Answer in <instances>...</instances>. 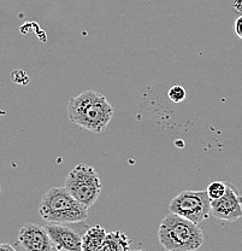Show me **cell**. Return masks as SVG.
Returning <instances> with one entry per match:
<instances>
[{"label": "cell", "instance_id": "17", "mask_svg": "<svg viewBox=\"0 0 242 251\" xmlns=\"http://www.w3.org/2000/svg\"><path fill=\"white\" fill-rule=\"evenodd\" d=\"M130 251H145V250H130Z\"/></svg>", "mask_w": 242, "mask_h": 251}, {"label": "cell", "instance_id": "5", "mask_svg": "<svg viewBox=\"0 0 242 251\" xmlns=\"http://www.w3.org/2000/svg\"><path fill=\"white\" fill-rule=\"evenodd\" d=\"M169 209L170 213L199 225L210 216L211 200L206 190L183 191L171 201Z\"/></svg>", "mask_w": 242, "mask_h": 251}, {"label": "cell", "instance_id": "7", "mask_svg": "<svg viewBox=\"0 0 242 251\" xmlns=\"http://www.w3.org/2000/svg\"><path fill=\"white\" fill-rule=\"evenodd\" d=\"M18 243L24 251H54L45 227L36 224L24 225L18 232Z\"/></svg>", "mask_w": 242, "mask_h": 251}, {"label": "cell", "instance_id": "10", "mask_svg": "<svg viewBox=\"0 0 242 251\" xmlns=\"http://www.w3.org/2000/svg\"><path fill=\"white\" fill-rule=\"evenodd\" d=\"M98 251H130V239L123 232H108L105 240Z\"/></svg>", "mask_w": 242, "mask_h": 251}, {"label": "cell", "instance_id": "18", "mask_svg": "<svg viewBox=\"0 0 242 251\" xmlns=\"http://www.w3.org/2000/svg\"><path fill=\"white\" fill-rule=\"evenodd\" d=\"M54 251H57V250H54Z\"/></svg>", "mask_w": 242, "mask_h": 251}, {"label": "cell", "instance_id": "4", "mask_svg": "<svg viewBox=\"0 0 242 251\" xmlns=\"http://www.w3.org/2000/svg\"><path fill=\"white\" fill-rule=\"evenodd\" d=\"M64 187L77 202L89 209L98 201L103 184L100 175L93 167L81 163L67 173Z\"/></svg>", "mask_w": 242, "mask_h": 251}, {"label": "cell", "instance_id": "12", "mask_svg": "<svg viewBox=\"0 0 242 251\" xmlns=\"http://www.w3.org/2000/svg\"><path fill=\"white\" fill-rule=\"evenodd\" d=\"M168 97L170 98V100H173L174 103H181L186 99L187 97V91L184 90L182 86H173V87L169 90Z\"/></svg>", "mask_w": 242, "mask_h": 251}, {"label": "cell", "instance_id": "3", "mask_svg": "<svg viewBox=\"0 0 242 251\" xmlns=\"http://www.w3.org/2000/svg\"><path fill=\"white\" fill-rule=\"evenodd\" d=\"M39 214L51 224H76L88 219V209L63 187H51L44 195Z\"/></svg>", "mask_w": 242, "mask_h": 251}, {"label": "cell", "instance_id": "13", "mask_svg": "<svg viewBox=\"0 0 242 251\" xmlns=\"http://www.w3.org/2000/svg\"><path fill=\"white\" fill-rule=\"evenodd\" d=\"M11 78L12 81H15L16 83H20V85H27L30 80L27 73L23 72V70H16V72L12 73Z\"/></svg>", "mask_w": 242, "mask_h": 251}, {"label": "cell", "instance_id": "2", "mask_svg": "<svg viewBox=\"0 0 242 251\" xmlns=\"http://www.w3.org/2000/svg\"><path fill=\"white\" fill-rule=\"evenodd\" d=\"M158 239L166 251H195L204 243V233L198 225L170 213L161 220Z\"/></svg>", "mask_w": 242, "mask_h": 251}, {"label": "cell", "instance_id": "11", "mask_svg": "<svg viewBox=\"0 0 242 251\" xmlns=\"http://www.w3.org/2000/svg\"><path fill=\"white\" fill-rule=\"evenodd\" d=\"M206 192L209 195L211 201L218 200V198L223 197L226 192V182L223 181H213L207 186Z\"/></svg>", "mask_w": 242, "mask_h": 251}, {"label": "cell", "instance_id": "9", "mask_svg": "<svg viewBox=\"0 0 242 251\" xmlns=\"http://www.w3.org/2000/svg\"><path fill=\"white\" fill-rule=\"evenodd\" d=\"M106 235H108L106 229L99 225L88 228L82 237L81 251H98L105 240Z\"/></svg>", "mask_w": 242, "mask_h": 251}, {"label": "cell", "instance_id": "15", "mask_svg": "<svg viewBox=\"0 0 242 251\" xmlns=\"http://www.w3.org/2000/svg\"><path fill=\"white\" fill-rule=\"evenodd\" d=\"M0 251H16L12 245L6 244V243H0Z\"/></svg>", "mask_w": 242, "mask_h": 251}, {"label": "cell", "instance_id": "16", "mask_svg": "<svg viewBox=\"0 0 242 251\" xmlns=\"http://www.w3.org/2000/svg\"><path fill=\"white\" fill-rule=\"evenodd\" d=\"M0 195H1V182H0Z\"/></svg>", "mask_w": 242, "mask_h": 251}, {"label": "cell", "instance_id": "14", "mask_svg": "<svg viewBox=\"0 0 242 251\" xmlns=\"http://www.w3.org/2000/svg\"><path fill=\"white\" fill-rule=\"evenodd\" d=\"M234 29H235L236 35L242 40V15L234 23Z\"/></svg>", "mask_w": 242, "mask_h": 251}, {"label": "cell", "instance_id": "6", "mask_svg": "<svg viewBox=\"0 0 242 251\" xmlns=\"http://www.w3.org/2000/svg\"><path fill=\"white\" fill-rule=\"evenodd\" d=\"M211 214L216 219L228 222L242 218V196L230 182H226V192L223 197L211 201Z\"/></svg>", "mask_w": 242, "mask_h": 251}, {"label": "cell", "instance_id": "8", "mask_svg": "<svg viewBox=\"0 0 242 251\" xmlns=\"http://www.w3.org/2000/svg\"><path fill=\"white\" fill-rule=\"evenodd\" d=\"M57 251H81L82 237L62 224H49L45 227Z\"/></svg>", "mask_w": 242, "mask_h": 251}, {"label": "cell", "instance_id": "1", "mask_svg": "<svg viewBox=\"0 0 242 251\" xmlns=\"http://www.w3.org/2000/svg\"><path fill=\"white\" fill-rule=\"evenodd\" d=\"M113 108L104 94L85 91L67 103L70 122L92 133H101L113 117Z\"/></svg>", "mask_w": 242, "mask_h": 251}]
</instances>
